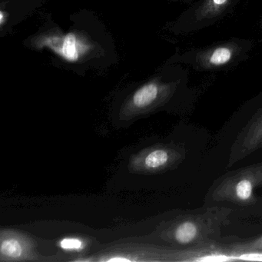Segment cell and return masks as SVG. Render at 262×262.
I'll return each instance as SVG.
<instances>
[{
    "label": "cell",
    "mask_w": 262,
    "mask_h": 262,
    "mask_svg": "<svg viewBox=\"0 0 262 262\" xmlns=\"http://www.w3.org/2000/svg\"><path fill=\"white\" fill-rule=\"evenodd\" d=\"M231 213L225 207H209L184 214L173 225L171 239L189 249L215 245Z\"/></svg>",
    "instance_id": "cell-1"
},
{
    "label": "cell",
    "mask_w": 262,
    "mask_h": 262,
    "mask_svg": "<svg viewBox=\"0 0 262 262\" xmlns=\"http://www.w3.org/2000/svg\"><path fill=\"white\" fill-rule=\"evenodd\" d=\"M257 164L228 172L219 179L210 192L211 200L250 206L257 202Z\"/></svg>",
    "instance_id": "cell-2"
},
{
    "label": "cell",
    "mask_w": 262,
    "mask_h": 262,
    "mask_svg": "<svg viewBox=\"0 0 262 262\" xmlns=\"http://www.w3.org/2000/svg\"><path fill=\"white\" fill-rule=\"evenodd\" d=\"M262 148V108L256 113L236 139L228 167Z\"/></svg>",
    "instance_id": "cell-3"
},
{
    "label": "cell",
    "mask_w": 262,
    "mask_h": 262,
    "mask_svg": "<svg viewBox=\"0 0 262 262\" xmlns=\"http://www.w3.org/2000/svg\"><path fill=\"white\" fill-rule=\"evenodd\" d=\"M236 53V47L233 45H221L202 53L200 62L205 68L214 69L224 67L229 63Z\"/></svg>",
    "instance_id": "cell-4"
},
{
    "label": "cell",
    "mask_w": 262,
    "mask_h": 262,
    "mask_svg": "<svg viewBox=\"0 0 262 262\" xmlns=\"http://www.w3.org/2000/svg\"><path fill=\"white\" fill-rule=\"evenodd\" d=\"M176 157H181L180 153H176L174 151L167 149H156L147 156L145 163L148 168L157 169L166 166L170 161L174 160Z\"/></svg>",
    "instance_id": "cell-5"
},
{
    "label": "cell",
    "mask_w": 262,
    "mask_h": 262,
    "mask_svg": "<svg viewBox=\"0 0 262 262\" xmlns=\"http://www.w3.org/2000/svg\"><path fill=\"white\" fill-rule=\"evenodd\" d=\"M230 0H205L197 11L198 19H210L219 16L226 9Z\"/></svg>",
    "instance_id": "cell-6"
},
{
    "label": "cell",
    "mask_w": 262,
    "mask_h": 262,
    "mask_svg": "<svg viewBox=\"0 0 262 262\" xmlns=\"http://www.w3.org/2000/svg\"><path fill=\"white\" fill-rule=\"evenodd\" d=\"M159 87L156 84L150 83L139 89L133 97V102L137 107H145L152 103L158 95H159Z\"/></svg>",
    "instance_id": "cell-7"
},
{
    "label": "cell",
    "mask_w": 262,
    "mask_h": 262,
    "mask_svg": "<svg viewBox=\"0 0 262 262\" xmlns=\"http://www.w3.org/2000/svg\"><path fill=\"white\" fill-rule=\"evenodd\" d=\"M230 247L238 252L262 254V235L251 240L231 244Z\"/></svg>",
    "instance_id": "cell-8"
},
{
    "label": "cell",
    "mask_w": 262,
    "mask_h": 262,
    "mask_svg": "<svg viewBox=\"0 0 262 262\" xmlns=\"http://www.w3.org/2000/svg\"><path fill=\"white\" fill-rule=\"evenodd\" d=\"M62 53L66 59L70 61L77 60L78 52L76 49V36L74 35L69 34L65 38Z\"/></svg>",
    "instance_id": "cell-9"
},
{
    "label": "cell",
    "mask_w": 262,
    "mask_h": 262,
    "mask_svg": "<svg viewBox=\"0 0 262 262\" xmlns=\"http://www.w3.org/2000/svg\"><path fill=\"white\" fill-rule=\"evenodd\" d=\"M1 253L9 257H18L22 254V246L15 239H7L1 244Z\"/></svg>",
    "instance_id": "cell-10"
},
{
    "label": "cell",
    "mask_w": 262,
    "mask_h": 262,
    "mask_svg": "<svg viewBox=\"0 0 262 262\" xmlns=\"http://www.w3.org/2000/svg\"><path fill=\"white\" fill-rule=\"evenodd\" d=\"M60 246L68 251L79 250L82 248V242L78 238H64L60 242Z\"/></svg>",
    "instance_id": "cell-11"
},
{
    "label": "cell",
    "mask_w": 262,
    "mask_h": 262,
    "mask_svg": "<svg viewBox=\"0 0 262 262\" xmlns=\"http://www.w3.org/2000/svg\"><path fill=\"white\" fill-rule=\"evenodd\" d=\"M257 187H262V162L257 164Z\"/></svg>",
    "instance_id": "cell-12"
},
{
    "label": "cell",
    "mask_w": 262,
    "mask_h": 262,
    "mask_svg": "<svg viewBox=\"0 0 262 262\" xmlns=\"http://www.w3.org/2000/svg\"><path fill=\"white\" fill-rule=\"evenodd\" d=\"M108 260H110V261H119V260L125 261V260H128V259L124 258V257H114V258L108 259Z\"/></svg>",
    "instance_id": "cell-13"
}]
</instances>
